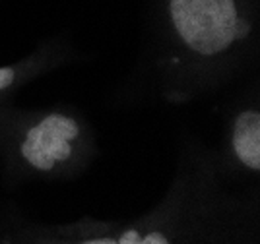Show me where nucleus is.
Here are the masks:
<instances>
[{
    "mask_svg": "<svg viewBox=\"0 0 260 244\" xmlns=\"http://www.w3.org/2000/svg\"><path fill=\"white\" fill-rule=\"evenodd\" d=\"M0 244H2V242H0Z\"/></svg>",
    "mask_w": 260,
    "mask_h": 244,
    "instance_id": "423d86ee",
    "label": "nucleus"
},
{
    "mask_svg": "<svg viewBox=\"0 0 260 244\" xmlns=\"http://www.w3.org/2000/svg\"><path fill=\"white\" fill-rule=\"evenodd\" d=\"M216 159L223 179L260 175V109L256 101L237 107L229 115L221 155Z\"/></svg>",
    "mask_w": 260,
    "mask_h": 244,
    "instance_id": "20e7f679",
    "label": "nucleus"
},
{
    "mask_svg": "<svg viewBox=\"0 0 260 244\" xmlns=\"http://www.w3.org/2000/svg\"><path fill=\"white\" fill-rule=\"evenodd\" d=\"M256 0H161L152 68L167 103H188L237 78L256 53Z\"/></svg>",
    "mask_w": 260,
    "mask_h": 244,
    "instance_id": "f03ea898",
    "label": "nucleus"
},
{
    "mask_svg": "<svg viewBox=\"0 0 260 244\" xmlns=\"http://www.w3.org/2000/svg\"><path fill=\"white\" fill-rule=\"evenodd\" d=\"M68 49L62 43H45L31 54L20 60L0 66V103H8L23 85L37 80L39 76L53 72L68 60Z\"/></svg>",
    "mask_w": 260,
    "mask_h": 244,
    "instance_id": "39448f33",
    "label": "nucleus"
},
{
    "mask_svg": "<svg viewBox=\"0 0 260 244\" xmlns=\"http://www.w3.org/2000/svg\"><path fill=\"white\" fill-rule=\"evenodd\" d=\"M98 155L95 130L76 109L0 103V167L12 186L76 179Z\"/></svg>",
    "mask_w": 260,
    "mask_h": 244,
    "instance_id": "7ed1b4c3",
    "label": "nucleus"
},
{
    "mask_svg": "<svg viewBox=\"0 0 260 244\" xmlns=\"http://www.w3.org/2000/svg\"><path fill=\"white\" fill-rule=\"evenodd\" d=\"M2 244H260V202L225 188L216 155L184 142L163 198L132 219L35 223L0 212Z\"/></svg>",
    "mask_w": 260,
    "mask_h": 244,
    "instance_id": "f257e3e1",
    "label": "nucleus"
}]
</instances>
